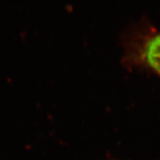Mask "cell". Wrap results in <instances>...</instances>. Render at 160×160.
I'll return each mask as SVG.
<instances>
[{
  "instance_id": "cell-1",
  "label": "cell",
  "mask_w": 160,
  "mask_h": 160,
  "mask_svg": "<svg viewBox=\"0 0 160 160\" xmlns=\"http://www.w3.org/2000/svg\"><path fill=\"white\" fill-rule=\"evenodd\" d=\"M141 57L145 63L160 76V33L151 36L145 42Z\"/></svg>"
}]
</instances>
